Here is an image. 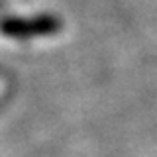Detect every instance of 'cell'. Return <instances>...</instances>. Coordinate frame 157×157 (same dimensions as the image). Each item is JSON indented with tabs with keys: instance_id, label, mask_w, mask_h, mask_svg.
Masks as SVG:
<instances>
[{
	"instance_id": "6da1fadb",
	"label": "cell",
	"mask_w": 157,
	"mask_h": 157,
	"mask_svg": "<svg viewBox=\"0 0 157 157\" xmlns=\"http://www.w3.org/2000/svg\"><path fill=\"white\" fill-rule=\"evenodd\" d=\"M61 22L55 16H37L33 20L24 18H6L0 22V32L8 37L28 39V37H39V36H53L59 32Z\"/></svg>"
}]
</instances>
